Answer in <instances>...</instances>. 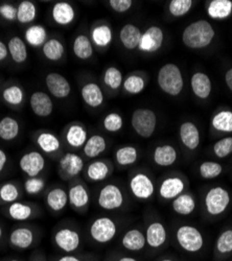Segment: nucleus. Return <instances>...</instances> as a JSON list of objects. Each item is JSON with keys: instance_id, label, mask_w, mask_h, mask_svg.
I'll list each match as a JSON object with an SVG mask.
<instances>
[{"instance_id": "obj_7", "label": "nucleus", "mask_w": 232, "mask_h": 261, "mask_svg": "<svg viewBox=\"0 0 232 261\" xmlns=\"http://www.w3.org/2000/svg\"><path fill=\"white\" fill-rule=\"evenodd\" d=\"M123 202V193L115 184L105 185L98 193L97 204L104 210H117L122 207Z\"/></svg>"}, {"instance_id": "obj_10", "label": "nucleus", "mask_w": 232, "mask_h": 261, "mask_svg": "<svg viewBox=\"0 0 232 261\" xmlns=\"http://www.w3.org/2000/svg\"><path fill=\"white\" fill-rule=\"evenodd\" d=\"M45 158L40 151L32 150L24 154L19 160V167L29 178L38 177L45 168Z\"/></svg>"}, {"instance_id": "obj_40", "label": "nucleus", "mask_w": 232, "mask_h": 261, "mask_svg": "<svg viewBox=\"0 0 232 261\" xmlns=\"http://www.w3.org/2000/svg\"><path fill=\"white\" fill-rule=\"evenodd\" d=\"M37 17V8L33 2L23 0L17 7V21L21 24L32 23Z\"/></svg>"}, {"instance_id": "obj_63", "label": "nucleus", "mask_w": 232, "mask_h": 261, "mask_svg": "<svg viewBox=\"0 0 232 261\" xmlns=\"http://www.w3.org/2000/svg\"><path fill=\"white\" fill-rule=\"evenodd\" d=\"M161 261H173L172 259H162Z\"/></svg>"}, {"instance_id": "obj_18", "label": "nucleus", "mask_w": 232, "mask_h": 261, "mask_svg": "<svg viewBox=\"0 0 232 261\" xmlns=\"http://www.w3.org/2000/svg\"><path fill=\"white\" fill-rule=\"evenodd\" d=\"M141 36L142 33L140 32L139 28L131 23L123 25L119 32V40L121 44L128 50H134L138 48Z\"/></svg>"}, {"instance_id": "obj_21", "label": "nucleus", "mask_w": 232, "mask_h": 261, "mask_svg": "<svg viewBox=\"0 0 232 261\" xmlns=\"http://www.w3.org/2000/svg\"><path fill=\"white\" fill-rule=\"evenodd\" d=\"M184 190V182L178 177H171L162 181L159 187L160 197L164 200H174Z\"/></svg>"}, {"instance_id": "obj_2", "label": "nucleus", "mask_w": 232, "mask_h": 261, "mask_svg": "<svg viewBox=\"0 0 232 261\" xmlns=\"http://www.w3.org/2000/svg\"><path fill=\"white\" fill-rule=\"evenodd\" d=\"M157 82L160 89L171 96H177L183 90L184 83L181 70L173 63L165 64L160 68Z\"/></svg>"}, {"instance_id": "obj_11", "label": "nucleus", "mask_w": 232, "mask_h": 261, "mask_svg": "<svg viewBox=\"0 0 232 261\" xmlns=\"http://www.w3.org/2000/svg\"><path fill=\"white\" fill-rule=\"evenodd\" d=\"M163 41V31L159 27H150L144 31V33H142L138 49L142 53H156L161 48Z\"/></svg>"}, {"instance_id": "obj_13", "label": "nucleus", "mask_w": 232, "mask_h": 261, "mask_svg": "<svg viewBox=\"0 0 232 261\" xmlns=\"http://www.w3.org/2000/svg\"><path fill=\"white\" fill-rule=\"evenodd\" d=\"M59 168L63 178L71 179L79 176L84 169V160L76 154L67 153L60 159Z\"/></svg>"}, {"instance_id": "obj_4", "label": "nucleus", "mask_w": 232, "mask_h": 261, "mask_svg": "<svg viewBox=\"0 0 232 261\" xmlns=\"http://www.w3.org/2000/svg\"><path fill=\"white\" fill-rule=\"evenodd\" d=\"M176 237L179 246L188 253L200 252L204 246V238L202 233L193 226H181L177 230Z\"/></svg>"}, {"instance_id": "obj_31", "label": "nucleus", "mask_w": 232, "mask_h": 261, "mask_svg": "<svg viewBox=\"0 0 232 261\" xmlns=\"http://www.w3.org/2000/svg\"><path fill=\"white\" fill-rule=\"evenodd\" d=\"M38 147L45 154H55L61 147L60 139L50 132H42L36 139Z\"/></svg>"}, {"instance_id": "obj_17", "label": "nucleus", "mask_w": 232, "mask_h": 261, "mask_svg": "<svg viewBox=\"0 0 232 261\" xmlns=\"http://www.w3.org/2000/svg\"><path fill=\"white\" fill-rule=\"evenodd\" d=\"M179 135L183 145L189 150H195L200 144V132L197 125L192 121L183 122L180 126Z\"/></svg>"}, {"instance_id": "obj_14", "label": "nucleus", "mask_w": 232, "mask_h": 261, "mask_svg": "<svg viewBox=\"0 0 232 261\" xmlns=\"http://www.w3.org/2000/svg\"><path fill=\"white\" fill-rule=\"evenodd\" d=\"M30 105L34 114L42 118L50 116L54 110V102L50 96L43 91L34 92L31 95Z\"/></svg>"}, {"instance_id": "obj_61", "label": "nucleus", "mask_w": 232, "mask_h": 261, "mask_svg": "<svg viewBox=\"0 0 232 261\" xmlns=\"http://www.w3.org/2000/svg\"><path fill=\"white\" fill-rule=\"evenodd\" d=\"M3 235H4V230H3V227L0 226V241H2V238H3Z\"/></svg>"}, {"instance_id": "obj_48", "label": "nucleus", "mask_w": 232, "mask_h": 261, "mask_svg": "<svg viewBox=\"0 0 232 261\" xmlns=\"http://www.w3.org/2000/svg\"><path fill=\"white\" fill-rule=\"evenodd\" d=\"M192 0H172L168 5V10L174 17H182L186 15L193 8Z\"/></svg>"}, {"instance_id": "obj_6", "label": "nucleus", "mask_w": 232, "mask_h": 261, "mask_svg": "<svg viewBox=\"0 0 232 261\" xmlns=\"http://www.w3.org/2000/svg\"><path fill=\"white\" fill-rule=\"evenodd\" d=\"M230 203V195L223 187H214L209 189L205 195L204 204L207 213L217 216L225 212Z\"/></svg>"}, {"instance_id": "obj_35", "label": "nucleus", "mask_w": 232, "mask_h": 261, "mask_svg": "<svg viewBox=\"0 0 232 261\" xmlns=\"http://www.w3.org/2000/svg\"><path fill=\"white\" fill-rule=\"evenodd\" d=\"M19 132L20 125L15 118L6 116L0 120V139L4 141H12L18 137Z\"/></svg>"}, {"instance_id": "obj_44", "label": "nucleus", "mask_w": 232, "mask_h": 261, "mask_svg": "<svg viewBox=\"0 0 232 261\" xmlns=\"http://www.w3.org/2000/svg\"><path fill=\"white\" fill-rule=\"evenodd\" d=\"M223 171V167L220 163L214 161H204L200 167V176L205 180H213L218 178Z\"/></svg>"}, {"instance_id": "obj_30", "label": "nucleus", "mask_w": 232, "mask_h": 261, "mask_svg": "<svg viewBox=\"0 0 232 261\" xmlns=\"http://www.w3.org/2000/svg\"><path fill=\"white\" fill-rule=\"evenodd\" d=\"M74 56L80 60H88L93 55V45L86 35H79L72 44Z\"/></svg>"}, {"instance_id": "obj_56", "label": "nucleus", "mask_w": 232, "mask_h": 261, "mask_svg": "<svg viewBox=\"0 0 232 261\" xmlns=\"http://www.w3.org/2000/svg\"><path fill=\"white\" fill-rule=\"evenodd\" d=\"M8 55H9L8 46L3 41H0V62L5 61L8 58Z\"/></svg>"}, {"instance_id": "obj_60", "label": "nucleus", "mask_w": 232, "mask_h": 261, "mask_svg": "<svg viewBox=\"0 0 232 261\" xmlns=\"http://www.w3.org/2000/svg\"><path fill=\"white\" fill-rule=\"evenodd\" d=\"M32 261H46V260H45V258H44L43 256L38 255V256H36V257L34 258V260H32Z\"/></svg>"}, {"instance_id": "obj_15", "label": "nucleus", "mask_w": 232, "mask_h": 261, "mask_svg": "<svg viewBox=\"0 0 232 261\" xmlns=\"http://www.w3.org/2000/svg\"><path fill=\"white\" fill-rule=\"evenodd\" d=\"M9 241L14 249L28 250L35 243V233L31 228L19 227L11 232Z\"/></svg>"}, {"instance_id": "obj_50", "label": "nucleus", "mask_w": 232, "mask_h": 261, "mask_svg": "<svg viewBox=\"0 0 232 261\" xmlns=\"http://www.w3.org/2000/svg\"><path fill=\"white\" fill-rule=\"evenodd\" d=\"M216 247L220 254H228L232 252V230H226L219 236Z\"/></svg>"}, {"instance_id": "obj_1", "label": "nucleus", "mask_w": 232, "mask_h": 261, "mask_svg": "<svg viewBox=\"0 0 232 261\" xmlns=\"http://www.w3.org/2000/svg\"><path fill=\"white\" fill-rule=\"evenodd\" d=\"M216 32L206 20H198L189 24L182 34L184 45L191 49H202L210 45L215 39Z\"/></svg>"}, {"instance_id": "obj_23", "label": "nucleus", "mask_w": 232, "mask_h": 261, "mask_svg": "<svg viewBox=\"0 0 232 261\" xmlns=\"http://www.w3.org/2000/svg\"><path fill=\"white\" fill-rule=\"evenodd\" d=\"M191 86L194 94L200 99H206L212 93V81L204 72H196L192 76Z\"/></svg>"}, {"instance_id": "obj_29", "label": "nucleus", "mask_w": 232, "mask_h": 261, "mask_svg": "<svg viewBox=\"0 0 232 261\" xmlns=\"http://www.w3.org/2000/svg\"><path fill=\"white\" fill-rule=\"evenodd\" d=\"M65 139L68 145L74 148H79L83 145H85L88 134L86 128L81 124H72L68 127L65 134Z\"/></svg>"}, {"instance_id": "obj_54", "label": "nucleus", "mask_w": 232, "mask_h": 261, "mask_svg": "<svg viewBox=\"0 0 232 261\" xmlns=\"http://www.w3.org/2000/svg\"><path fill=\"white\" fill-rule=\"evenodd\" d=\"M109 5L112 10L121 14L128 12L132 8L133 2L132 0H110Z\"/></svg>"}, {"instance_id": "obj_33", "label": "nucleus", "mask_w": 232, "mask_h": 261, "mask_svg": "<svg viewBox=\"0 0 232 261\" xmlns=\"http://www.w3.org/2000/svg\"><path fill=\"white\" fill-rule=\"evenodd\" d=\"M42 53H43L44 57L48 61L58 62L64 57L65 47L60 40L56 38H50L45 42V44L42 46Z\"/></svg>"}, {"instance_id": "obj_22", "label": "nucleus", "mask_w": 232, "mask_h": 261, "mask_svg": "<svg viewBox=\"0 0 232 261\" xmlns=\"http://www.w3.org/2000/svg\"><path fill=\"white\" fill-rule=\"evenodd\" d=\"M83 100L89 107L96 109L104 102V93L100 87L95 83H87L81 90Z\"/></svg>"}, {"instance_id": "obj_43", "label": "nucleus", "mask_w": 232, "mask_h": 261, "mask_svg": "<svg viewBox=\"0 0 232 261\" xmlns=\"http://www.w3.org/2000/svg\"><path fill=\"white\" fill-rule=\"evenodd\" d=\"M122 87L126 93L136 95L144 90L145 82L140 75L132 74L124 80V82L122 83Z\"/></svg>"}, {"instance_id": "obj_45", "label": "nucleus", "mask_w": 232, "mask_h": 261, "mask_svg": "<svg viewBox=\"0 0 232 261\" xmlns=\"http://www.w3.org/2000/svg\"><path fill=\"white\" fill-rule=\"evenodd\" d=\"M3 98L12 106H19L24 99V91L18 85H13L6 88L3 92Z\"/></svg>"}, {"instance_id": "obj_9", "label": "nucleus", "mask_w": 232, "mask_h": 261, "mask_svg": "<svg viewBox=\"0 0 232 261\" xmlns=\"http://www.w3.org/2000/svg\"><path fill=\"white\" fill-rule=\"evenodd\" d=\"M130 190L138 200L146 201L152 198L155 186L152 179L144 172H137L130 180Z\"/></svg>"}, {"instance_id": "obj_19", "label": "nucleus", "mask_w": 232, "mask_h": 261, "mask_svg": "<svg viewBox=\"0 0 232 261\" xmlns=\"http://www.w3.org/2000/svg\"><path fill=\"white\" fill-rule=\"evenodd\" d=\"M146 245L153 249H158L166 242V229L160 222H154L150 224L145 231Z\"/></svg>"}, {"instance_id": "obj_26", "label": "nucleus", "mask_w": 232, "mask_h": 261, "mask_svg": "<svg viewBox=\"0 0 232 261\" xmlns=\"http://www.w3.org/2000/svg\"><path fill=\"white\" fill-rule=\"evenodd\" d=\"M89 192L83 184L72 185L68 190V203L74 209L85 208L89 203Z\"/></svg>"}, {"instance_id": "obj_57", "label": "nucleus", "mask_w": 232, "mask_h": 261, "mask_svg": "<svg viewBox=\"0 0 232 261\" xmlns=\"http://www.w3.org/2000/svg\"><path fill=\"white\" fill-rule=\"evenodd\" d=\"M56 261H82V260L79 257L74 256V255L66 254V255H63V256L59 257Z\"/></svg>"}, {"instance_id": "obj_53", "label": "nucleus", "mask_w": 232, "mask_h": 261, "mask_svg": "<svg viewBox=\"0 0 232 261\" xmlns=\"http://www.w3.org/2000/svg\"><path fill=\"white\" fill-rule=\"evenodd\" d=\"M0 16L12 22L17 20V8L10 4H4L0 6Z\"/></svg>"}, {"instance_id": "obj_34", "label": "nucleus", "mask_w": 232, "mask_h": 261, "mask_svg": "<svg viewBox=\"0 0 232 261\" xmlns=\"http://www.w3.org/2000/svg\"><path fill=\"white\" fill-rule=\"evenodd\" d=\"M173 209L179 215H189L196 209V201L192 194L181 193L173 201Z\"/></svg>"}, {"instance_id": "obj_37", "label": "nucleus", "mask_w": 232, "mask_h": 261, "mask_svg": "<svg viewBox=\"0 0 232 261\" xmlns=\"http://www.w3.org/2000/svg\"><path fill=\"white\" fill-rule=\"evenodd\" d=\"M232 13L230 0H213L207 8V14L213 19H225Z\"/></svg>"}, {"instance_id": "obj_8", "label": "nucleus", "mask_w": 232, "mask_h": 261, "mask_svg": "<svg viewBox=\"0 0 232 261\" xmlns=\"http://www.w3.org/2000/svg\"><path fill=\"white\" fill-rule=\"evenodd\" d=\"M56 247L66 254L74 253L81 246V236L71 228H61L54 235Z\"/></svg>"}, {"instance_id": "obj_41", "label": "nucleus", "mask_w": 232, "mask_h": 261, "mask_svg": "<svg viewBox=\"0 0 232 261\" xmlns=\"http://www.w3.org/2000/svg\"><path fill=\"white\" fill-rule=\"evenodd\" d=\"M115 159L120 166H130L137 161L138 150L132 145L121 146L116 150Z\"/></svg>"}, {"instance_id": "obj_47", "label": "nucleus", "mask_w": 232, "mask_h": 261, "mask_svg": "<svg viewBox=\"0 0 232 261\" xmlns=\"http://www.w3.org/2000/svg\"><path fill=\"white\" fill-rule=\"evenodd\" d=\"M122 73L121 71L116 67H108L104 73V83L107 87H109L112 90L118 89L122 85Z\"/></svg>"}, {"instance_id": "obj_25", "label": "nucleus", "mask_w": 232, "mask_h": 261, "mask_svg": "<svg viewBox=\"0 0 232 261\" xmlns=\"http://www.w3.org/2000/svg\"><path fill=\"white\" fill-rule=\"evenodd\" d=\"M146 245L145 235L138 229H131L121 238V246L130 252H138Z\"/></svg>"}, {"instance_id": "obj_3", "label": "nucleus", "mask_w": 232, "mask_h": 261, "mask_svg": "<svg viewBox=\"0 0 232 261\" xmlns=\"http://www.w3.org/2000/svg\"><path fill=\"white\" fill-rule=\"evenodd\" d=\"M131 124L137 135L142 138H150L155 133L157 126V116L153 110L140 108L133 112Z\"/></svg>"}, {"instance_id": "obj_42", "label": "nucleus", "mask_w": 232, "mask_h": 261, "mask_svg": "<svg viewBox=\"0 0 232 261\" xmlns=\"http://www.w3.org/2000/svg\"><path fill=\"white\" fill-rule=\"evenodd\" d=\"M214 128L223 133H232V112L221 111L212 120Z\"/></svg>"}, {"instance_id": "obj_38", "label": "nucleus", "mask_w": 232, "mask_h": 261, "mask_svg": "<svg viewBox=\"0 0 232 261\" xmlns=\"http://www.w3.org/2000/svg\"><path fill=\"white\" fill-rule=\"evenodd\" d=\"M113 39V33L110 27L101 24L95 27L91 31V42L92 44L98 47H107L111 44Z\"/></svg>"}, {"instance_id": "obj_59", "label": "nucleus", "mask_w": 232, "mask_h": 261, "mask_svg": "<svg viewBox=\"0 0 232 261\" xmlns=\"http://www.w3.org/2000/svg\"><path fill=\"white\" fill-rule=\"evenodd\" d=\"M118 261H138L137 259L133 258V257H129V256H123L121 258L118 259Z\"/></svg>"}, {"instance_id": "obj_36", "label": "nucleus", "mask_w": 232, "mask_h": 261, "mask_svg": "<svg viewBox=\"0 0 232 261\" xmlns=\"http://www.w3.org/2000/svg\"><path fill=\"white\" fill-rule=\"evenodd\" d=\"M34 209L31 205L22 202H14L8 208V214L13 221L24 222L33 216Z\"/></svg>"}, {"instance_id": "obj_24", "label": "nucleus", "mask_w": 232, "mask_h": 261, "mask_svg": "<svg viewBox=\"0 0 232 261\" xmlns=\"http://www.w3.org/2000/svg\"><path fill=\"white\" fill-rule=\"evenodd\" d=\"M178 158L177 150L170 144H163L157 146L154 150L153 159L154 162L161 167H168L173 165Z\"/></svg>"}, {"instance_id": "obj_62", "label": "nucleus", "mask_w": 232, "mask_h": 261, "mask_svg": "<svg viewBox=\"0 0 232 261\" xmlns=\"http://www.w3.org/2000/svg\"><path fill=\"white\" fill-rule=\"evenodd\" d=\"M7 261H22V260L17 259V258H13V259H9V260H7Z\"/></svg>"}, {"instance_id": "obj_49", "label": "nucleus", "mask_w": 232, "mask_h": 261, "mask_svg": "<svg viewBox=\"0 0 232 261\" xmlns=\"http://www.w3.org/2000/svg\"><path fill=\"white\" fill-rule=\"evenodd\" d=\"M102 124H104L105 129L108 130V132L116 133V132H119V130L121 129V127L123 125V120H122V117L118 113L111 112L104 118Z\"/></svg>"}, {"instance_id": "obj_5", "label": "nucleus", "mask_w": 232, "mask_h": 261, "mask_svg": "<svg viewBox=\"0 0 232 261\" xmlns=\"http://www.w3.org/2000/svg\"><path fill=\"white\" fill-rule=\"evenodd\" d=\"M90 236L97 244H108L115 237L117 226L108 216H101L94 220L89 230Z\"/></svg>"}, {"instance_id": "obj_32", "label": "nucleus", "mask_w": 232, "mask_h": 261, "mask_svg": "<svg viewBox=\"0 0 232 261\" xmlns=\"http://www.w3.org/2000/svg\"><path fill=\"white\" fill-rule=\"evenodd\" d=\"M107 148V141L100 135H93L89 137L84 145V154L86 157L93 159L102 154Z\"/></svg>"}, {"instance_id": "obj_51", "label": "nucleus", "mask_w": 232, "mask_h": 261, "mask_svg": "<svg viewBox=\"0 0 232 261\" xmlns=\"http://www.w3.org/2000/svg\"><path fill=\"white\" fill-rule=\"evenodd\" d=\"M214 153L218 158H226L232 153V137H226L214 145Z\"/></svg>"}, {"instance_id": "obj_55", "label": "nucleus", "mask_w": 232, "mask_h": 261, "mask_svg": "<svg viewBox=\"0 0 232 261\" xmlns=\"http://www.w3.org/2000/svg\"><path fill=\"white\" fill-rule=\"evenodd\" d=\"M7 163H8L7 153L3 148H0V172H3V170L6 168Z\"/></svg>"}, {"instance_id": "obj_20", "label": "nucleus", "mask_w": 232, "mask_h": 261, "mask_svg": "<svg viewBox=\"0 0 232 261\" xmlns=\"http://www.w3.org/2000/svg\"><path fill=\"white\" fill-rule=\"evenodd\" d=\"M46 205L54 212H61L68 203V192L62 187H54L46 194Z\"/></svg>"}, {"instance_id": "obj_46", "label": "nucleus", "mask_w": 232, "mask_h": 261, "mask_svg": "<svg viewBox=\"0 0 232 261\" xmlns=\"http://www.w3.org/2000/svg\"><path fill=\"white\" fill-rule=\"evenodd\" d=\"M18 186L12 182H8L0 186V202L6 204H12L19 199Z\"/></svg>"}, {"instance_id": "obj_12", "label": "nucleus", "mask_w": 232, "mask_h": 261, "mask_svg": "<svg viewBox=\"0 0 232 261\" xmlns=\"http://www.w3.org/2000/svg\"><path fill=\"white\" fill-rule=\"evenodd\" d=\"M45 85L49 93L60 99L66 98L71 92V86L68 80L57 72H51L46 75Z\"/></svg>"}, {"instance_id": "obj_16", "label": "nucleus", "mask_w": 232, "mask_h": 261, "mask_svg": "<svg viewBox=\"0 0 232 261\" xmlns=\"http://www.w3.org/2000/svg\"><path fill=\"white\" fill-rule=\"evenodd\" d=\"M51 17L55 22L60 27H68L75 19L74 8L65 2L55 4L51 10Z\"/></svg>"}, {"instance_id": "obj_39", "label": "nucleus", "mask_w": 232, "mask_h": 261, "mask_svg": "<svg viewBox=\"0 0 232 261\" xmlns=\"http://www.w3.org/2000/svg\"><path fill=\"white\" fill-rule=\"evenodd\" d=\"M109 165L102 160H96L91 162L86 169V175L88 179L93 182L104 181L109 176Z\"/></svg>"}, {"instance_id": "obj_28", "label": "nucleus", "mask_w": 232, "mask_h": 261, "mask_svg": "<svg viewBox=\"0 0 232 261\" xmlns=\"http://www.w3.org/2000/svg\"><path fill=\"white\" fill-rule=\"evenodd\" d=\"M25 42L32 47H41L47 41V31L41 24H33L29 27L24 33Z\"/></svg>"}, {"instance_id": "obj_58", "label": "nucleus", "mask_w": 232, "mask_h": 261, "mask_svg": "<svg viewBox=\"0 0 232 261\" xmlns=\"http://www.w3.org/2000/svg\"><path fill=\"white\" fill-rule=\"evenodd\" d=\"M225 81H226V84H227V86H228V88L232 91V68L229 69V70L226 72Z\"/></svg>"}, {"instance_id": "obj_27", "label": "nucleus", "mask_w": 232, "mask_h": 261, "mask_svg": "<svg viewBox=\"0 0 232 261\" xmlns=\"http://www.w3.org/2000/svg\"><path fill=\"white\" fill-rule=\"evenodd\" d=\"M8 50L12 60L17 64H22L28 60L29 51L27 43L20 37H13L8 43Z\"/></svg>"}, {"instance_id": "obj_52", "label": "nucleus", "mask_w": 232, "mask_h": 261, "mask_svg": "<svg viewBox=\"0 0 232 261\" xmlns=\"http://www.w3.org/2000/svg\"><path fill=\"white\" fill-rule=\"evenodd\" d=\"M45 187V181L39 178V177H34V178H29L24 182V190L28 194L36 195L39 194L42 190Z\"/></svg>"}]
</instances>
